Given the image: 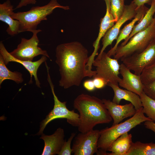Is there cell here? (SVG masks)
Instances as JSON below:
<instances>
[{"label": "cell", "instance_id": "obj_1", "mask_svg": "<svg viewBox=\"0 0 155 155\" xmlns=\"http://www.w3.org/2000/svg\"><path fill=\"white\" fill-rule=\"evenodd\" d=\"M87 49L80 42L73 41L57 46L55 62L59 68V85L64 89L79 86L86 77H93L96 71H90L87 67L89 57Z\"/></svg>", "mask_w": 155, "mask_h": 155}, {"label": "cell", "instance_id": "obj_2", "mask_svg": "<svg viewBox=\"0 0 155 155\" xmlns=\"http://www.w3.org/2000/svg\"><path fill=\"white\" fill-rule=\"evenodd\" d=\"M73 107L79 113L78 130L85 133L99 124L108 123L112 119L102 100L94 96L81 94L74 99Z\"/></svg>", "mask_w": 155, "mask_h": 155}, {"label": "cell", "instance_id": "obj_3", "mask_svg": "<svg viewBox=\"0 0 155 155\" xmlns=\"http://www.w3.org/2000/svg\"><path fill=\"white\" fill-rule=\"evenodd\" d=\"M147 121H152L145 116L142 107L137 111L133 116L124 122L112 125L110 127H107L100 130V135L97 144L98 151L96 154L106 155V151L110 146L118 138Z\"/></svg>", "mask_w": 155, "mask_h": 155}, {"label": "cell", "instance_id": "obj_4", "mask_svg": "<svg viewBox=\"0 0 155 155\" xmlns=\"http://www.w3.org/2000/svg\"><path fill=\"white\" fill-rule=\"evenodd\" d=\"M57 8L65 10L69 9L68 6L60 5L57 0H51L46 5L32 7L26 11L14 12L11 17L19 22L20 33L26 31L32 32L37 30L38 25L41 21L47 20V16Z\"/></svg>", "mask_w": 155, "mask_h": 155}, {"label": "cell", "instance_id": "obj_5", "mask_svg": "<svg viewBox=\"0 0 155 155\" xmlns=\"http://www.w3.org/2000/svg\"><path fill=\"white\" fill-rule=\"evenodd\" d=\"M155 38V16L151 24L145 29L134 34L123 46H118L114 58L118 60L140 53Z\"/></svg>", "mask_w": 155, "mask_h": 155}, {"label": "cell", "instance_id": "obj_6", "mask_svg": "<svg viewBox=\"0 0 155 155\" xmlns=\"http://www.w3.org/2000/svg\"><path fill=\"white\" fill-rule=\"evenodd\" d=\"M46 67L47 73V80L50 86L53 97L54 105L53 109L41 123L40 130L37 135H42L46 125L51 121L57 119L64 118L69 124L74 127H78L80 121V115L74 110H69L67 107L66 102H61L56 95L54 86L50 76L49 68L47 65Z\"/></svg>", "mask_w": 155, "mask_h": 155}, {"label": "cell", "instance_id": "obj_7", "mask_svg": "<svg viewBox=\"0 0 155 155\" xmlns=\"http://www.w3.org/2000/svg\"><path fill=\"white\" fill-rule=\"evenodd\" d=\"M92 65L96 67V74L93 78H101L104 79L108 84L119 85L121 78L119 76L120 64L118 60L111 58L104 52L100 55H98L93 61Z\"/></svg>", "mask_w": 155, "mask_h": 155}, {"label": "cell", "instance_id": "obj_8", "mask_svg": "<svg viewBox=\"0 0 155 155\" xmlns=\"http://www.w3.org/2000/svg\"><path fill=\"white\" fill-rule=\"evenodd\" d=\"M41 31L40 29L33 31L32 36L29 39L22 38L16 48L10 53L16 59L23 61H32L34 57L40 55L49 58L47 51L38 46L39 41L37 34Z\"/></svg>", "mask_w": 155, "mask_h": 155}, {"label": "cell", "instance_id": "obj_9", "mask_svg": "<svg viewBox=\"0 0 155 155\" xmlns=\"http://www.w3.org/2000/svg\"><path fill=\"white\" fill-rule=\"evenodd\" d=\"M134 73L140 75L143 69L155 61V38L142 52L121 59Z\"/></svg>", "mask_w": 155, "mask_h": 155}, {"label": "cell", "instance_id": "obj_10", "mask_svg": "<svg viewBox=\"0 0 155 155\" xmlns=\"http://www.w3.org/2000/svg\"><path fill=\"white\" fill-rule=\"evenodd\" d=\"M100 131L93 129L80 132L74 137L71 148L74 155H93L98 151V141Z\"/></svg>", "mask_w": 155, "mask_h": 155}, {"label": "cell", "instance_id": "obj_11", "mask_svg": "<svg viewBox=\"0 0 155 155\" xmlns=\"http://www.w3.org/2000/svg\"><path fill=\"white\" fill-rule=\"evenodd\" d=\"M132 1L129 5H125L122 16L115 24L107 32L102 40V46L100 53V55L108 46L111 45L113 41L117 39L120 31L121 28L127 21L132 19L135 16L137 9Z\"/></svg>", "mask_w": 155, "mask_h": 155}, {"label": "cell", "instance_id": "obj_12", "mask_svg": "<svg viewBox=\"0 0 155 155\" xmlns=\"http://www.w3.org/2000/svg\"><path fill=\"white\" fill-rule=\"evenodd\" d=\"M0 55L2 56L6 65L10 62H16L22 65L30 74V79L29 84L32 83V78L33 76L36 85L38 87L40 88V83L37 76V71L40 65L46 61L47 58L46 56L42 55L39 60L34 62L18 60L15 58L7 51L2 41L0 42Z\"/></svg>", "mask_w": 155, "mask_h": 155}, {"label": "cell", "instance_id": "obj_13", "mask_svg": "<svg viewBox=\"0 0 155 155\" xmlns=\"http://www.w3.org/2000/svg\"><path fill=\"white\" fill-rule=\"evenodd\" d=\"M102 100L113 120L112 125L117 124L124 119L132 117L137 112L131 103L120 105L109 100L102 99Z\"/></svg>", "mask_w": 155, "mask_h": 155}, {"label": "cell", "instance_id": "obj_14", "mask_svg": "<svg viewBox=\"0 0 155 155\" xmlns=\"http://www.w3.org/2000/svg\"><path fill=\"white\" fill-rule=\"evenodd\" d=\"M120 74L122 78L119 83V85L140 96L143 92L144 88L140 75L132 73L123 63L120 64Z\"/></svg>", "mask_w": 155, "mask_h": 155}, {"label": "cell", "instance_id": "obj_15", "mask_svg": "<svg viewBox=\"0 0 155 155\" xmlns=\"http://www.w3.org/2000/svg\"><path fill=\"white\" fill-rule=\"evenodd\" d=\"M64 138V130L61 128L57 129L51 135H46L42 133L40 138L44 141V146L42 155L58 154L66 141Z\"/></svg>", "mask_w": 155, "mask_h": 155}, {"label": "cell", "instance_id": "obj_16", "mask_svg": "<svg viewBox=\"0 0 155 155\" xmlns=\"http://www.w3.org/2000/svg\"><path fill=\"white\" fill-rule=\"evenodd\" d=\"M115 23L114 19L110 12V9L106 7L105 14L100 20L98 37L93 44L94 50L92 55L89 57L88 61L87 64V66L89 70H92V62L95 59V57L98 55V51L99 48L100 40Z\"/></svg>", "mask_w": 155, "mask_h": 155}, {"label": "cell", "instance_id": "obj_17", "mask_svg": "<svg viewBox=\"0 0 155 155\" xmlns=\"http://www.w3.org/2000/svg\"><path fill=\"white\" fill-rule=\"evenodd\" d=\"M13 6L9 0L0 4V20L8 25L6 32L13 36L20 33V23L17 20L13 19L11 15L14 12Z\"/></svg>", "mask_w": 155, "mask_h": 155}, {"label": "cell", "instance_id": "obj_18", "mask_svg": "<svg viewBox=\"0 0 155 155\" xmlns=\"http://www.w3.org/2000/svg\"><path fill=\"white\" fill-rule=\"evenodd\" d=\"M148 9L145 5L137 9L136 14L133 19L120 30L115 45L106 53L108 56L111 57L114 55L119 43L121 41L125 40L129 36L135 26V23L142 20Z\"/></svg>", "mask_w": 155, "mask_h": 155}, {"label": "cell", "instance_id": "obj_19", "mask_svg": "<svg viewBox=\"0 0 155 155\" xmlns=\"http://www.w3.org/2000/svg\"><path fill=\"white\" fill-rule=\"evenodd\" d=\"M107 85L111 87L114 92L113 102L119 104L121 100H124L132 103L137 111L142 107L140 97L138 95L127 90L122 89L119 85L109 83Z\"/></svg>", "mask_w": 155, "mask_h": 155}, {"label": "cell", "instance_id": "obj_20", "mask_svg": "<svg viewBox=\"0 0 155 155\" xmlns=\"http://www.w3.org/2000/svg\"><path fill=\"white\" fill-rule=\"evenodd\" d=\"M131 134L127 132L122 135L111 144L106 155H126L130 149L133 142Z\"/></svg>", "mask_w": 155, "mask_h": 155}, {"label": "cell", "instance_id": "obj_21", "mask_svg": "<svg viewBox=\"0 0 155 155\" xmlns=\"http://www.w3.org/2000/svg\"><path fill=\"white\" fill-rule=\"evenodd\" d=\"M150 5V7L144 17L137 24L135 25L129 35L121 43L120 46L125 45L134 34L145 29L151 24L153 20L154 16L155 14V0H152Z\"/></svg>", "mask_w": 155, "mask_h": 155}, {"label": "cell", "instance_id": "obj_22", "mask_svg": "<svg viewBox=\"0 0 155 155\" xmlns=\"http://www.w3.org/2000/svg\"><path fill=\"white\" fill-rule=\"evenodd\" d=\"M126 155H155V143L133 142Z\"/></svg>", "mask_w": 155, "mask_h": 155}, {"label": "cell", "instance_id": "obj_23", "mask_svg": "<svg viewBox=\"0 0 155 155\" xmlns=\"http://www.w3.org/2000/svg\"><path fill=\"white\" fill-rule=\"evenodd\" d=\"M6 65L2 56L0 55V85L6 80H13L17 84L22 83L24 81L22 74L18 71H10Z\"/></svg>", "mask_w": 155, "mask_h": 155}, {"label": "cell", "instance_id": "obj_24", "mask_svg": "<svg viewBox=\"0 0 155 155\" xmlns=\"http://www.w3.org/2000/svg\"><path fill=\"white\" fill-rule=\"evenodd\" d=\"M140 97L144 114L155 122V100L148 96L144 92Z\"/></svg>", "mask_w": 155, "mask_h": 155}, {"label": "cell", "instance_id": "obj_25", "mask_svg": "<svg viewBox=\"0 0 155 155\" xmlns=\"http://www.w3.org/2000/svg\"><path fill=\"white\" fill-rule=\"evenodd\" d=\"M124 2L123 0H110V12L115 23L123 14L125 6Z\"/></svg>", "mask_w": 155, "mask_h": 155}, {"label": "cell", "instance_id": "obj_26", "mask_svg": "<svg viewBox=\"0 0 155 155\" xmlns=\"http://www.w3.org/2000/svg\"><path fill=\"white\" fill-rule=\"evenodd\" d=\"M143 84L155 80V61L145 67L140 75Z\"/></svg>", "mask_w": 155, "mask_h": 155}, {"label": "cell", "instance_id": "obj_27", "mask_svg": "<svg viewBox=\"0 0 155 155\" xmlns=\"http://www.w3.org/2000/svg\"><path fill=\"white\" fill-rule=\"evenodd\" d=\"M76 133L73 132L71 133L68 140L65 141L61 150L58 153L59 155H71L72 153V150L71 145V142L75 136Z\"/></svg>", "mask_w": 155, "mask_h": 155}, {"label": "cell", "instance_id": "obj_28", "mask_svg": "<svg viewBox=\"0 0 155 155\" xmlns=\"http://www.w3.org/2000/svg\"><path fill=\"white\" fill-rule=\"evenodd\" d=\"M143 92L148 96L155 100V80L144 84Z\"/></svg>", "mask_w": 155, "mask_h": 155}, {"label": "cell", "instance_id": "obj_29", "mask_svg": "<svg viewBox=\"0 0 155 155\" xmlns=\"http://www.w3.org/2000/svg\"><path fill=\"white\" fill-rule=\"evenodd\" d=\"M93 78V80L96 88L101 89L107 85V83L103 78L98 77Z\"/></svg>", "mask_w": 155, "mask_h": 155}, {"label": "cell", "instance_id": "obj_30", "mask_svg": "<svg viewBox=\"0 0 155 155\" xmlns=\"http://www.w3.org/2000/svg\"><path fill=\"white\" fill-rule=\"evenodd\" d=\"M84 87L89 91L94 90L95 88L93 80H88L85 81L83 83Z\"/></svg>", "mask_w": 155, "mask_h": 155}, {"label": "cell", "instance_id": "obj_31", "mask_svg": "<svg viewBox=\"0 0 155 155\" xmlns=\"http://www.w3.org/2000/svg\"><path fill=\"white\" fill-rule=\"evenodd\" d=\"M36 3V0H21L15 9L20 8L29 4H35Z\"/></svg>", "mask_w": 155, "mask_h": 155}, {"label": "cell", "instance_id": "obj_32", "mask_svg": "<svg viewBox=\"0 0 155 155\" xmlns=\"http://www.w3.org/2000/svg\"><path fill=\"white\" fill-rule=\"evenodd\" d=\"M152 0H133L132 2L136 6L137 9L146 4L151 5Z\"/></svg>", "mask_w": 155, "mask_h": 155}, {"label": "cell", "instance_id": "obj_33", "mask_svg": "<svg viewBox=\"0 0 155 155\" xmlns=\"http://www.w3.org/2000/svg\"><path fill=\"white\" fill-rule=\"evenodd\" d=\"M145 127L153 131L155 133V122L152 121H147L144 122Z\"/></svg>", "mask_w": 155, "mask_h": 155}, {"label": "cell", "instance_id": "obj_34", "mask_svg": "<svg viewBox=\"0 0 155 155\" xmlns=\"http://www.w3.org/2000/svg\"><path fill=\"white\" fill-rule=\"evenodd\" d=\"M104 0L105 2L106 7H108L109 8H110V0Z\"/></svg>", "mask_w": 155, "mask_h": 155}, {"label": "cell", "instance_id": "obj_35", "mask_svg": "<svg viewBox=\"0 0 155 155\" xmlns=\"http://www.w3.org/2000/svg\"><path fill=\"white\" fill-rule=\"evenodd\" d=\"M123 0L124 1H125V0Z\"/></svg>", "mask_w": 155, "mask_h": 155}]
</instances>
